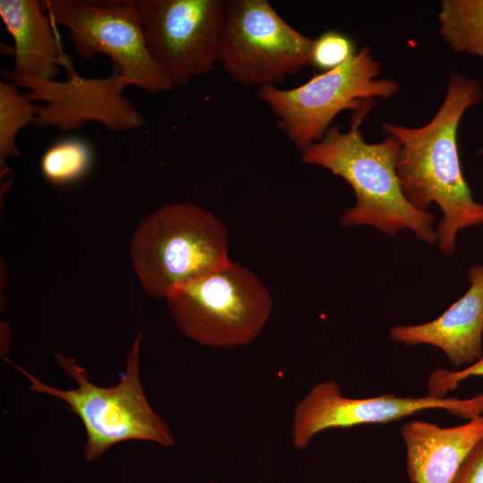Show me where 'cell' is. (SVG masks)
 <instances>
[{
	"instance_id": "obj_17",
	"label": "cell",
	"mask_w": 483,
	"mask_h": 483,
	"mask_svg": "<svg viewBox=\"0 0 483 483\" xmlns=\"http://www.w3.org/2000/svg\"><path fill=\"white\" fill-rule=\"evenodd\" d=\"M92 152L86 141L67 138L50 146L40 160L43 176L55 185H65L83 177L90 168Z\"/></svg>"
},
{
	"instance_id": "obj_8",
	"label": "cell",
	"mask_w": 483,
	"mask_h": 483,
	"mask_svg": "<svg viewBox=\"0 0 483 483\" xmlns=\"http://www.w3.org/2000/svg\"><path fill=\"white\" fill-rule=\"evenodd\" d=\"M40 5L53 24L69 30L70 40L81 57L108 55L126 87L149 93L174 89L146 47L135 1L45 0Z\"/></svg>"
},
{
	"instance_id": "obj_5",
	"label": "cell",
	"mask_w": 483,
	"mask_h": 483,
	"mask_svg": "<svg viewBox=\"0 0 483 483\" xmlns=\"http://www.w3.org/2000/svg\"><path fill=\"white\" fill-rule=\"evenodd\" d=\"M165 300L185 335L199 344L221 349L254 341L273 307L262 281L232 260L172 290Z\"/></svg>"
},
{
	"instance_id": "obj_6",
	"label": "cell",
	"mask_w": 483,
	"mask_h": 483,
	"mask_svg": "<svg viewBox=\"0 0 483 483\" xmlns=\"http://www.w3.org/2000/svg\"><path fill=\"white\" fill-rule=\"evenodd\" d=\"M381 68L366 46L340 66L312 77L292 89L258 88L257 97L271 109L280 128L301 152L319 141L335 116L358 110L375 98L387 99L400 85L380 78Z\"/></svg>"
},
{
	"instance_id": "obj_13",
	"label": "cell",
	"mask_w": 483,
	"mask_h": 483,
	"mask_svg": "<svg viewBox=\"0 0 483 483\" xmlns=\"http://www.w3.org/2000/svg\"><path fill=\"white\" fill-rule=\"evenodd\" d=\"M401 436L411 483H453L466 457L483 438V416L449 428L412 420L403 425Z\"/></svg>"
},
{
	"instance_id": "obj_9",
	"label": "cell",
	"mask_w": 483,
	"mask_h": 483,
	"mask_svg": "<svg viewBox=\"0 0 483 483\" xmlns=\"http://www.w3.org/2000/svg\"><path fill=\"white\" fill-rule=\"evenodd\" d=\"M146 47L174 88L217 64L225 0H135Z\"/></svg>"
},
{
	"instance_id": "obj_1",
	"label": "cell",
	"mask_w": 483,
	"mask_h": 483,
	"mask_svg": "<svg viewBox=\"0 0 483 483\" xmlns=\"http://www.w3.org/2000/svg\"><path fill=\"white\" fill-rule=\"evenodd\" d=\"M480 82L449 76L446 94L434 117L420 127L384 123L400 144L396 174L407 200L428 210L435 202L443 217L436 231L442 252L452 256L460 230L483 224V204L474 200L461 171L457 131L464 113L482 99Z\"/></svg>"
},
{
	"instance_id": "obj_19",
	"label": "cell",
	"mask_w": 483,
	"mask_h": 483,
	"mask_svg": "<svg viewBox=\"0 0 483 483\" xmlns=\"http://www.w3.org/2000/svg\"><path fill=\"white\" fill-rule=\"evenodd\" d=\"M470 377H483V357L458 371L443 369L433 371L428 380V394L446 397L449 392L455 390L461 382Z\"/></svg>"
},
{
	"instance_id": "obj_11",
	"label": "cell",
	"mask_w": 483,
	"mask_h": 483,
	"mask_svg": "<svg viewBox=\"0 0 483 483\" xmlns=\"http://www.w3.org/2000/svg\"><path fill=\"white\" fill-rule=\"evenodd\" d=\"M1 72L5 80L28 89L25 94L34 102L45 104L37 106L32 123L35 127L73 131L91 122L122 132L146 123L140 111L123 95L126 86L116 66L105 78H84L75 71L67 73L64 81L30 77L7 69Z\"/></svg>"
},
{
	"instance_id": "obj_15",
	"label": "cell",
	"mask_w": 483,
	"mask_h": 483,
	"mask_svg": "<svg viewBox=\"0 0 483 483\" xmlns=\"http://www.w3.org/2000/svg\"><path fill=\"white\" fill-rule=\"evenodd\" d=\"M438 21L452 50L483 58V0H444Z\"/></svg>"
},
{
	"instance_id": "obj_12",
	"label": "cell",
	"mask_w": 483,
	"mask_h": 483,
	"mask_svg": "<svg viewBox=\"0 0 483 483\" xmlns=\"http://www.w3.org/2000/svg\"><path fill=\"white\" fill-rule=\"evenodd\" d=\"M470 288L436 319L420 324L394 326L390 338L409 346L429 344L439 348L455 367H466L483 357V265L468 271Z\"/></svg>"
},
{
	"instance_id": "obj_3",
	"label": "cell",
	"mask_w": 483,
	"mask_h": 483,
	"mask_svg": "<svg viewBox=\"0 0 483 483\" xmlns=\"http://www.w3.org/2000/svg\"><path fill=\"white\" fill-rule=\"evenodd\" d=\"M228 248L227 226L219 217L191 202L173 203L140 220L130 257L145 292L165 299L229 263Z\"/></svg>"
},
{
	"instance_id": "obj_10",
	"label": "cell",
	"mask_w": 483,
	"mask_h": 483,
	"mask_svg": "<svg viewBox=\"0 0 483 483\" xmlns=\"http://www.w3.org/2000/svg\"><path fill=\"white\" fill-rule=\"evenodd\" d=\"M427 410H444L467 420L483 413V393L469 399L456 397H401L384 394L369 398L343 394L331 380L315 385L297 404L291 428L292 445L305 449L318 433L363 424L394 422Z\"/></svg>"
},
{
	"instance_id": "obj_7",
	"label": "cell",
	"mask_w": 483,
	"mask_h": 483,
	"mask_svg": "<svg viewBox=\"0 0 483 483\" xmlns=\"http://www.w3.org/2000/svg\"><path fill=\"white\" fill-rule=\"evenodd\" d=\"M312 45L267 0L225 1L217 64L237 83L276 86L311 66Z\"/></svg>"
},
{
	"instance_id": "obj_18",
	"label": "cell",
	"mask_w": 483,
	"mask_h": 483,
	"mask_svg": "<svg viewBox=\"0 0 483 483\" xmlns=\"http://www.w3.org/2000/svg\"><path fill=\"white\" fill-rule=\"evenodd\" d=\"M355 55L352 41L344 34L329 30L313 39L311 66L323 72L335 69Z\"/></svg>"
},
{
	"instance_id": "obj_20",
	"label": "cell",
	"mask_w": 483,
	"mask_h": 483,
	"mask_svg": "<svg viewBox=\"0 0 483 483\" xmlns=\"http://www.w3.org/2000/svg\"><path fill=\"white\" fill-rule=\"evenodd\" d=\"M453 483H483V438L466 457Z\"/></svg>"
},
{
	"instance_id": "obj_14",
	"label": "cell",
	"mask_w": 483,
	"mask_h": 483,
	"mask_svg": "<svg viewBox=\"0 0 483 483\" xmlns=\"http://www.w3.org/2000/svg\"><path fill=\"white\" fill-rule=\"evenodd\" d=\"M0 16L14 42L13 71L46 80H54L60 66L67 73L76 71L39 1L0 0Z\"/></svg>"
},
{
	"instance_id": "obj_16",
	"label": "cell",
	"mask_w": 483,
	"mask_h": 483,
	"mask_svg": "<svg viewBox=\"0 0 483 483\" xmlns=\"http://www.w3.org/2000/svg\"><path fill=\"white\" fill-rule=\"evenodd\" d=\"M37 106L26 94H21L12 81H0V163L5 174V160L18 157L15 139L26 125L32 124Z\"/></svg>"
},
{
	"instance_id": "obj_4",
	"label": "cell",
	"mask_w": 483,
	"mask_h": 483,
	"mask_svg": "<svg viewBox=\"0 0 483 483\" xmlns=\"http://www.w3.org/2000/svg\"><path fill=\"white\" fill-rule=\"evenodd\" d=\"M142 335L139 334L127 354L121 381L109 387L91 383L87 370L73 358L55 353L64 373L77 384L67 390L50 386L21 367L5 360L30 381V389L55 396L66 402L69 411L81 420L87 434L83 457L99 458L108 448L125 440H146L164 447L174 444L168 425L153 411L144 394L140 375Z\"/></svg>"
},
{
	"instance_id": "obj_2",
	"label": "cell",
	"mask_w": 483,
	"mask_h": 483,
	"mask_svg": "<svg viewBox=\"0 0 483 483\" xmlns=\"http://www.w3.org/2000/svg\"><path fill=\"white\" fill-rule=\"evenodd\" d=\"M375 100L354 111L350 128L332 126L318 142L301 152L304 164L329 170L352 188L356 203L340 218L343 226L369 225L394 237L406 229L420 241L436 244L435 216L413 207L405 198L396 174L400 144L388 134L382 141L368 143L360 125Z\"/></svg>"
}]
</instances>
